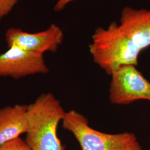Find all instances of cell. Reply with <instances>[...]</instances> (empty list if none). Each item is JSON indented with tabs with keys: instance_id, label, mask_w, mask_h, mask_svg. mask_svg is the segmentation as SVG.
I'll use <instances>...</instances> for the list:
<instances>
[{
	"instance_id": "6da1fadb",
	"label": "cell",
	"mask_w": 150,
	"mask_h": 150,
	"mask_svg": "<svg viewBox=\"0 0 150 150\" xmlns=\"http://www.w3.org/2000/svg\"><path fill=\"white\" fill-rule=\"evenodd\" d=\"M60 102L51 93H42L28 105L25 141L31 150H64L57 127L64 116Z\"/></svg>"
},
{
	"instance_id": "7a4b0ae2",
	"label": "cell",
	"mask_w": 150,
	"mask_h": 150,
	"mask_svg": "<svg viewBox=\"0 0 150 150\" xmlns=\"http://www.w3.org/2000/svg\"><path fill=\"white\" fill-rule=\"evenodd\" d=\"M89 50L94 62L110 76L123 66H137L141 51L115 21L95 30Z\"/></svg>"
},
{
	"instance_id": "3957f363",
	"label": "cell",
	"mask_w": 150,
	"mask_h": 150,
	"mask_svg": "<svg viewBox=\"0 0 150 150\" xmlns=\"http://www.w3.org/2000/svg\"><path fill=\"white\" fill-rule=\"evenodd\" d=\"M62 127L74 135L82 150H142L134 133L107 134L92 128L86 117L72 110L65 112Z\"/></svg>"
},
{
	"instance_id": "277c9868",
	"label": "cell",
	"mask_w": 150,
	"mask_h": 150,
	"mask_svg": "<svg viewBox=\"0 0 150 150\" xmlns=\"http://www.w3.org/2000/svg\"><path fill=\"white\" fill-rule=\"evenodd\" d=\"M109 99L113 105H126L139 100L150 101V82L134 65H126L111 75Z\"/></svg>"
},
{
	"instance_id": "5b68a950",
	"label": "cell",
	"mask_w": 150,
	"mask_h": 150,
	"mask_svg": "<svg viewBox=\"0 0 150 150\" xmlns=\"http://www.w3.org/2000/svg\"><path fill=\"white\" fill-rule=\"evenodd\" d=\"M64 32L60 27L52 24L46 30L29 33L17 28H10L5 33L8 47H16L33 53L55 52L64 40Z\"/></svg>"
},
{
	"instance_id": "8992f818",
	"label": "cell",
	"mask_w": 150,
	"mask_h": 150,
	"mask_svg": "<svg viewBox=\"0 0 150 150\" xmlns=\"http://www.w3.org/2000/svg\"><path fill=\"white\" fill-rule=\"evenodd\" d=\"M48 71L43 54L11 47L0 54V77L19 79L30 75L47 74Z\"/></svg>"
},
{
	"instance_id": "52a82bcc",
	"label": "cell",
	"mask_w": 150,
	"mask_h": 150,
	"mask_svg": "<svg viewBox=\"0 0 150 150\" xmlns=\"http://www.w3.org/2000/svg\"><path fill=\"white\" fill-rule=\"evenodd\" d=\"M121 29L141 51L150 46V10L126 7L121 12Z\"/></svg>"
},
{
	"instance_id": "ba28073f",
	"label": "cell",
	"mask_w": 150,
	"mask_h": 150,
	"mask_svg": "<svg viewBox=\"0 0 150 150\" xmlns=\"http://www.w3.org/2000/svg\"><path fill=\"white\" fill-rule=\"evenodd\" d=\"M28 105L16 104L0 109V146L27 131Z\"/></svg>"
},
{
	"instance_id": "9c48e42d",
	"label": "cell",
	"mask_w": 150,
	"mask_h": 150,
	"mask_svg": "<svg viewBox=\"0 0 150 150\" xmlns=\"http://www.w3.org/2000/svg\"><path fill=\"white\" fill-rule=\"evenodd\" d=\"M0 150H31L25 140L20 137L0 146Z\"/></svg>"
},
{
	"instance_id": "30bf717a",
	"label": "cell",
	"mask_w": 150,
	"mask_h": 150,
	"mask_svg": "<svg viewBox=\"0 0 150 150\" xmlns=\"http://www.w3.org/2000/svg\"><path fill=\"white\" fill-rule=\"evenodd\" d=\"M20 0H0V20L7 16Z\"/></svg>"
},
{
	"instance_id": "8fae6325",
	"label": "cell",
	"mask_w": 150,
	"mask_h": 150,
	"mask_svg": "<svg viewBox=\"0 0 150 150\" xmlns=\"http://www.w3.org/2000/svg\"><path fill=\"white\" fill-rule=\"evenodd\" d=\"M74 1L75 0H58L54 6V10L57 12L62 11L69 3Z\"/></svg>"
},
{
	"instance_id": "7c38bea8",
	"label": "cell",
	"mask_w": 150,
	"mask_h": 150,
	"mask_svg": "<svg viewBox=\"0 0 150 150\" xmlns=\"http://www.w3.org/2000/svg\"></svg>"
}]
</instances>
